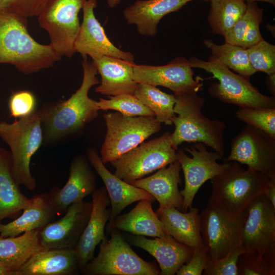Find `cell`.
<instances>
[{
    "label": "cell",
    "mask_w": 275,
    "mask_h": 275,
    "mask_svg": "<svg viewBox=\"0 0 275 275\" xmlns=\"http://www.w3.org/2000/svg\"><path fill=\"white\" fill-rule=\"evenodd\" d=\"M131 243L141 248L158 262L161 275H174L190 259L193 249L178 242L168 235L150 239L136 235L130 238Z\"/></svg>",
    "instance_id": "22"
},
{
    "label": "cell",
    "mask_w": 275,
    "mask_h": 275,
    "mask_svg": "<svg viewBox=\"0 0 275 275\" xmlns=\"http://www.w3.org/2000/svg\"><path fill=\"white\" fill-rule=\"evenodd\" d=\"M89 163L103 182L111 204L109 226L128 205L143 199L154 202V198L146 191L127 183L111 173L101 161L96 149L91 147L87 151Z\"/></svg>",
    "instance_id": "20"
},
{
    "label": "cell",
    "mask_w": 275,
    "mask_h": 275,
    "mask_svg": "<svg viewBox=\"0 0 275 275\" xmlns=\"http://www.w3.org/2000/svg\"><path fill=\"white\" fill-rule=\"evenodd\" d=\"M22 214L6 224L0 223V236L4 237L19 235L26 231L41 229L50 223L56 211L47 193L34 195Z\"/></svg>",
    "instance_id": "27"
},
{
    "label": "cell",
    "mask_w": 275,
    "mask_h": 275,
    "mask_svg": "<svg viewBox=\"0 0 275 275\" xmlns=\"http://www.w3.org/2000/svg\"><path fill=\"white\" fill-rule=\"evenodd\" d=\"M96 179L87 157L80 154L72 160L69 178L62 188L53 187L47 193L57 214L65 213L72 204L84 200L95 189Z\"/></svg>",
    "instance_id": "18"
},
{
    "label": "cell",
    "mask_w": 275,
    "mask_h": 275,
    "mask_svg": "<svg viewBox=\"0 0 275 275\" xmlns=\"http://www.w3.org/2000/svg\"><path fill=\"white\" fill-rule=\"evenodd\" d=\"M133 78L138 84L162 86L175 95L196 92L203 88L200 77L194 78V72L188 60L178 57L162 66L135 65Z\"/></svg>",
    "instance_id": "15"
},
{
    "label": "cell",
    "mask_w": 275,
    "mask_h": 275,
    "mask_svg": "<svg viewBox=\"0 0 275 275\" xmlns=\"http://www.w3.org/2000/svg\"><path fill=\"white\" fill-rule=\"evenodd\" d=\"M80 272L74 249H51L34 254L16 275H75Z\"/></svg>",
    "instance_id": "25"
},
{
    "label": "cell",
    "mask_w": 275,
    "mask_h": 275,
    "mask_svg": "<svg viewBox=\"0 0 275 275\" xmlns=\"http://www.w3.org/2000/svg\"><path fill=\"white\" fill-rule=\"evenodd\" d=\"M244 1H250V2H257V1H260V2H266L267 3H269L270 4H271L273 6H275V0H244Z\"/></svg>",
    "instance_id": "47"
},
{
    "label": "cell",
    "mask_w": 275,
    "mask_h": 275,
    "mask_svg": "<svg viewBox=\"0 0 275 275\" xmlns=\"http://www.w3.org/2000/svg\"><path fill=\"white\" fill-rule=\"evenodd\" d=\"M250 64L256 72L275 73V46L264 39L246 48Z\"/></svg>",
    "instance_id": "38"
},
{
    "label": "cell",
    "mask_w": 275,
    "mask_h": 275,
    "mask_svg": "<svg viewBox=\"0 0 275 275\" xmlns=\"http://www.w3.org/2000/svg\"><path fill=\"white\" fill-rule=\"evenodd\" d=\"M182 212L176 208L157 213L168 234L178 242L194 249L203 246L200 232V215L197 208Z\"/></svg>",
    "instance_id": "26"
},
{
    "label": "cell",
    "mask_w": 275,
    "mask_h": 275,
    "mask_svg": "<svg viewBox=\"0 0 275 275\" xmlns=\"http://www.w3.org/2000/svg\"><path fill=\"white\" fill-rule=\"evenodd\" d=\"M209 258L205 246L194 249L189 261L182 265L176 272L177 275H201Z\"/></svg>",
    "instance_id": "42"
},
{
    "label": "cell",
    "mask_w": 275,
    "mask_h": 275,
    "mask_svg": "<svg viewBox=\"0 0 275 275\" xmlns=\"http://www.w3.org/2000/svg\"><path fill=\"white\" fill-rule=\"evenodd\" d=\"M122 0H106L108 6L110 8L116 7Z\"/></svg>",
    "instance_id": "45"
},
{
    "label": "cell",
    "mask_w": 275,
    "mask_h": 275,
    "mask_svg": "<svg viewBox=\"0 0 275 275\" xmlns=\"http://www.w3.org/2000/svg\"><path fill=\"white\" fill-rule=\"evenodd\" d=\"M91 195L92 208L90 216L74 248L81 273L94 257L96 246L105 238V227L111 213V210L107 208L110 201L105 187L96 188Z\"/></svg>",
    "instance_id": "19"
},
{
    "label": "cell",
    "mask_w": 275,
    "mask_h": 275,
    "mask_svg": "<svg viewBox=\"0 0 275 275\" xmlns=\"http://www.w3.org/2000/svg\"><path fill=\"white\" fill-rule=\"evenodd\" d=\"M93 62L101 76L96 93L107 96L134 94L138 84L133 78L134 62L106 56Z\"/></svg>",
    "instance_id": "24"
},
{
    "label": "cell",
    "mask_w": 275,
    "mask_h": 275,
    "mask_svg": "<svg viewBox=\"0 0 275 275\" xmlns=\"http://www.w3.org/2000/svg\"><path fill=\"white\" fill-rule=\"evenodd\" d=\"M236 117L275 139V108H239Z\"/></svg>",
    "instance_id": "37"
},
{
    "label": "cell",
    "mask_w": 275,
    "mask_h": 275,
    "mask_svg": "<svg viewBox=\"0 0 275 275\" xmlns=\"http://www.w3.org/2000/svg\"><path fill=\"white\" fill-rule=\"evenodd\" d=\"M204 1H210V0H204Z\"/></svg>",
    "instance_id": "48"
},
{
    "label": "cell",
    "mask_w": 275,
    "mask_h": 275,
    "mask_svg": "<svg viewBox=\"0 0 275 275\" xmlns=\"http://www.w3.org/2000/svg\"><path fill=\"white\" fill-rule=\"evenodd\" d=\"M106 132L100 148V159L105 164L144 142L161 129L155 117L125 116L120 113L103 115Z\"/></svg>",
    "instance_id": "8"
},
{
    "label": "cell",
    "mask_w": 275,
    "mask_h": 275,
    "mask_svg": "<svg viewBox=\"0 0 275 275\" xmlns=\"http://www.w3.org/2000/svg\"><path fill=\"white\" fill-rule=\"evenodd\" d=\"M108 99L100 98L97 101L99 110L116 111L128 117H155L153 112L144 104L134 94H122L108 96Z\"/></svg>",
    "instance_id": "35"
},
{
    "label": "cell",
    "mask_w": 275,
    "mask_h": 275,
    "mask_svg": "<svg viewBox=\"0 0 275 275\" xmlns=\"http://www.w3.org/2000/svg\"><path fill=\"white\" fill-rule=\"evenodd\" d=\"M92 208V201L74 203L63 217L40 229L38 236L43 249H74L89 221Z\"/></svg>",
    "instance_id": "17"
},
{
    "label": "cell",
    "mask_w": 275,
    "mask_h": 275,
    "mask_svg": "<svg viewBox=\"0 0 275 275\" xmlns=\"http://www.w3.org/2000/svg\"><path fill=\"white\" fill-rule=\"evenodd\" d=\"M192 1L137 0L124 10L123 16L128 24L135 25L140 35L154 37L157 33L160 20L164 16L179 11Z\"/></svg>",
    "instance_id": "23"
},
{
    "label": "cell",
    "mask_w": 275,
    "mask_h": 275,
    "mask_svg": "<svg viewBox=\"0 0 275 275\" xmlns=\"http://www.w3.org/2000/svg\"><path fill=\"white\" fill-rule=\"evenodd\" d=\"M36 99L35 95L28 91L14 93L9 101L10 116L15 119L27 117L36 109Z\"/></svg>",
    "instance_id": "41"
},
{
    "label": "cell",
    "mask_w": 275,
    "mask_h": 275,
    "mask_svg": "<svg viewBox=\"0 0 275 275\" xmlns=\"http://www.w3.org/2000/svg\"><path fill=\"white\" fill-rule=\"evenodd\" d=\"M188 61L192 68L202 69L218 80L208 88L212 97L239 108H275L274 97L262 94L252 85L249 77L234 73L212 56L208 61L195 57Z\"/></svg>",
    "instance_id": "5"
},
{
    "label": "cell",
    "mask_w": 275,
    "mask_h": 275,
    "mask_svg": "<svg viewBox=\"0 0 275 275\" xmlns=\"http://www.w3.org/2000/svg\"><path fill=\"white\" fill-rule=\"evenodd\" d=\"M181 170L180 164L176 160L154 174L130 184L146 191L158 201L159 207L156 213L172 207L182 210L183 197L178 189V184L181 183Z\"/></svg>",
    "instance_id": "21"
},
{
    "label": "cell",
    "mask_w": 275,
    "mask_h": 275,
    "mask_svg": "<svg viewBox=\"0 0 275 275\" xmlns=\"http://www.w3.org/2000/svg\"><path fill=\"white\" fill-rule=\"evenodd\" d=\"M272 205L275 207V179H270L264 193Z\"/></svg>",
    "instance_id": "43"
},
{
    "label": "cell",
    "mask_w": 275,
    "mask_h": 275,
    "mask_svg": "<svg viewBox=\"0 0 275 275\" xmlns=\"http://www.w3.org/2000/svg\"><path fill=\"white\" fill-rule=\"evenodd\" d=\"M97 6V0H87L82 7V21L74 43L75 52L82 58L89 56L92 60L106 56L134 62L131 52L118 48L106 36L94 14Z\"/></svg>",
    "instance_id": "16"
},
{
    "label": "cell",
    "mask_w": 275,
    "mask_h": 275,
    "mask_svg": "<svg viewBox=\"0 0 275 275\" xmlns=\"http://www.w3.org/2000/svg\"><path fill=\"white\" fill-rule=\"evenodd\" d=\"M0 138L10 148L14 178L30 191L36 188L31 172L32 156L43 144V130L38 109L12 122L0 121Z\"/></svg>",
    "instance_id": "4"
},
{
    "label": "cell",
    "mask_w": 275,
    "mask_h": 275,
    "mask_svg": "<svg viewBox=\"0 0 275 275\" xmlns=\"http://www.w3.org/2000/svg\"><path fill=\"white\" fill-rule=\"evenodd\" d=\"M266 84L268 89L272 94V96L275 95V73L268 75L266 78Z\"/></svg>",
    "instance_id": "44"
},
{
    "label": "cell",
    "mask_w": 275,
    "mask_h": 275,
    "mask_svg": "<svg viewBox=\"0 0 275 275\" xmlns=\"http://www.w3.org/2000/svg\"><path fill=\"white\" fill-rule=\"evenodd\" d=\"M30 200L14 178L10 151L0 146V223L5 218L15 217Z\"/></svg>",
    "instance_id": "29"
},
{
    "label": "cell",
    "mask_w": 275,
    "mask_h": 275,
    "mask_svg": "<svg viewBox=\"0 0 275 275\" xmlns=\"http://www.w3.org/2000/svg\"><path fill=\"white\" fill-rule=\"evenodd\" d=\"M223 157L209 151L202 143H196L190 148L177 149L179 161L184 177V187L180 191L183 197L182 211L186 212L192 206L194 199L201 186L207 180L222 174L230 162L219 163Z\"/></svg>",
    "instance_id": "12"
},
{
    "label": "cell",
    "mask_w": 275,
    "mask_h": 275,
    "mask_svg": "<svg viewBox=\"0 0 275 275\" xmlns=\"http://www.w3.org/2000/svg\"><path fill=\"white\" fill-rule=\"evenodd\" d=\"M245 211L247 215L241 230V244L248 251L261 256L275 255V207L261 194Z\"/></svg>",
    "instance_id": "14"
},
{
    "label": "cell",
    "mask_w": 275,
    "mask_h": 275,
    "mask_svg": "<svg viewBox=\"0 0 275 275\" xmlns=\"http://www.w3.org/2000/svg\"><path fill=\"white\" fill-rule=\"evenodd\" d=\"M153 202L140 200L129 212L119 215L108 226L139 236L162 237L168 235L162 222L152 207Z\"/></svg>",
    "instance_id": "28"
},
{
    "label": "cell",
    "mask_w": 275,
    "mask_h": 275,
    "mask_svg": "<svg viewBox=\"0 0 275 275\" xmlns=\"http://www.w3.org/2000/svg\"><path fill=\"white\" fill-rule=\"evenodd\" d=\"M207 20L211 31L224 36L242 17L246 4L244 0H210Z\"/></svg>",
    "instance_id": "33"
},
{
    "label": "cell",
    "mask_w": 275,
    "mask_h": 275,
    "mask_svg": "<svg viewBox=\"0 0 275 275\" xmlns=\"http://www.w3.org/2000/svg\"><path fill=\"white\" fill-rule=\"evenodd\" d=\"M0 275H13V273L0 265Z\"/></svg>",
    "instance_id": "46"
},
{
    "label": "cell",
    "mask_w": 275,
    "mask_h": 275,
    "mask_svg": "<svg viewBox=\"0 0 275 275\" xmlns=\"http://www.w3.org/2000/svg\"><path fill=\"white\" fill-rule=\"evenodd\" d=\"M170 134L167 131L158 138L143 142L111 162L115 169L114 174L130 183L177 160Z\"/></svg>",
    "instance_id": "10"
},
{
    "label": "cell",
    "mask_w": 275,
    "mask_h": 275,
    "mask_svg": "<svg viewBox=\"0 0 275 275\" xmlns=\"http://www.w3.org/2000/svg\"><path fill=\"white\" fill-rule=\"evenodd\" d=\"M248 252L239 244L233 248L225 256L217 259H209L202 274L238 275L237 262L239 256Z\"/></svg>",
    "instance_id": "39"
},
{
    "label": "cell",
    "mask_w": 275,
    "mask_h": 275,
    "mask_svg": "<svg viewBox=\"0 0 275 275\" xmlns=\"http://www.w3.org/2000/svg\"><path fill=\"white\" fill-rule=\"evenodd\" d=\"M83 77L77 90L67 100L43 104L38 109L43 130V144H49L81 131L96 119L98 102L89 96L90 89L99 84L94 63L82 58Z\"/></svg>",
    "instance_id": "1"
},
{
    "label": "cell",
    "mask_w": 275,
    "mask_h": 275,
    "mask_svg": "<svg viewBox=\"0 0 275 275\" xmlns=\"http://www.w3.org/2000/svg\"><path fill=\"white\" fill-rule=\"evenodd\" d=\"M246 4L244 14L224 37L225 43L248 48L263 39L259 28L263 9L255 2L247 1Z\"/></svg>",
    "instance_id": "31"
},
{
    "label": "cell",
    "mask_w": 275,
    "mask_h": 275,
    "mask_svg": "<svg viewBox=\"0 0 275 275\" xmlns=\"http://www.w3.org/2000/svg\"><path fill=\"white\" fill-rule=\"evenodd\" d=\"M175 96V116L172 119L175 129L170 134L173 147L177 150L179 146L184 142L202 143L223 157L226 123L219 120H210L202 114L205 99L197 93Z\"/></svg>",
    "instance_id": "3"
},
{
    "label": "cell",
    "mask_w": 275,
    "mask_h": 275,
    "mask_svg": "<svg viewBox=\"0 0 275 275\" xmlns=\"http://www.w3.org/2000/svg\"><path fill=\"white\" fill-rule=\"evenodd\" d=\"M87 0H50L37 17L49 37V45L60 57L71 58L80 23L78 14Z\"/></svg>",
    "instance_id": "11"
},
{
    "label": "cell",
    "mask_w": 275,
    "mask_h": 275,
    "mask_svg": "<svg viewBox=\"0 0 275 275\" xmlns=\"http://www.w3.org/2000/svg\"><path fill=\"white\" fill-rule=\"evenodd\" d=\"M200 215L201 235L210 259L222 258L241 244L245 211L240 215L232 214L209 198Z\"/></svg>",
    "instance_id": "9"
},
{
    "label": "cell",
    "mask_w": 275,
    "mask_h": 275,
    "mask_svg": "<svg viewBox=\"0 0 275 275\" xmlns=\"http://www.w3.org/2000/svg\"><path fill=\"white\" fill-rule=\"evenodd\" d=\"M222 174L211 179L210 198L230 213L238 215L258 196L264 194L269 179L263 174L244 169L236 161H230Z\"/></svg>",
    "instance_id": "6"
},
{
    "label": "cell",
    "mask_w": 275,
    "mask_h": 275,
    "mask_svg": "<svg viewBox=\"0 0 275 275\" xmlns=\"http://www.w3.org/2000/svg\"><path fill=\"white\" fill-rule=\"evenodd\" d=\"M39 230L26 231L14 237L0 236V265L16 275L34 254L43 249L39 242Z\"/></svg>",
    "instance_id": "30"
},
{
    "label": "cell",
    "mask_w": 275,
    "mask_h": 275,
    "mask_svg": "<svg viewBox=\"0 0 275 275\" xmlns=\"http://www.w3.org/2000/svg\"><path fill=\"white\" fill-rule=\"evenodd\" d=\"M99 243V251L82 271L86 275H159L155 262L142 259L115 229Z\"/></svg>",
    "instance_id": "7"
},
{
    "label": "cell",
    "mask_w": 275,
    "mask_h": 275,
    "mask_svg": "<svg viewBox=\"0 0 275 275\" xmlns=\"http://www.w3.org/2000/svg\"><path fill=\"white\" fill-rule=\"evenodd\" d=\"M223 160L245 164L251 171L275 179V139L246 125L232 139L229 155Z\"/></svg>",
    "instance_id": "13"
},
{
    "label": "cell",
    "mask_w": 275,
    "mask_h": 275,
    "mask_svg": "<svg viewBox=\"0 0 275 275\" xmlns=\"http://www.w3.org/2000/svg\"><path fill=\"white\" fill-rule=\"evenodd\" d=\"M203 44L213 57L238 74L250 78L256 72L250 64L246 48L226 43L217 45L210 39H205Z\"/></svg>",
    "instance_id": "34"
},
{
    "label": "cell",
    "mask_w": 275,
    "mask_h": 275,
    "mask_svg": "<svg viewBox=\"0 0 275 275\" xmlns=\"http://www.w3.org/2000/svg\"><path fill=\"white\" fill-rule=\"evenodd\" d=\"M133 94L153 112L159 122L167 125L173 124L176 100L174 94H167L156 86L147 84H138Z\"/></svg>",
    "instance_id": "32"
},
{
    "label": "cell",
    "mask_w": 275,
    "mask_h": 275,
    "mask_svg": "<svg viewBox=\"0 0 275 275\" xmlns=\"http://www.w3.org/2000/svg\"><path fill=\"white\" fill-rule=\"evenodd\" d=\"M50 0H0V10L29 18L38 17Z\"/></svg>",
    "instance_id": "40"
},
{
    "label": "cell",
    "mask_w": 275,
    "mask_h": 275,
    "mask_svg": "<svg viewBox=\"0 0 275 275\" xmlns=\"http://www.w3.org/2000/svg\"><path fill=\"white\" fill-rule=\"evenodd\" d=\"M28 18L0 10V64H10L25 75L52 67L61 59L48 44L29 34Z\"/></svg>",
    "instance_id": "2"
},
{
    "label": "cell",
    "mask_w": 275,
    "mask_h": 275,
    "mask_svg": "<svg viewBox=\"0 0 275 275\" xmlns=\"http://www.w3.org/2000/svg\"><path fill=\"white\" fill-rule=\"evenodd\" d=\"M237 270L238 275H274L275 255L263 256L248 251L239 256Z\"/></svg>",
    "instance_id": "36"
}]
</instances>
